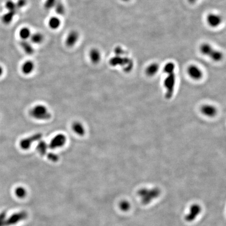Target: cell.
<instances>
[{
  "label": "cell",
  "instance_id": "1",
  "mask_svg": "<svg viewBox=\"0 0 226 226\" xmlns=\"http://www.w3.org/2000/svg\"><path fill=\"white\" fill-rule=\"evenodd\" d=\"M174 70L175 65L173 62H169L164 67V72L167 76L164 80V85L166 90V96L168 99L173 95L175 88L176 76Z\"/></svg>",
  "mask_w": 226,
  "mask_h": 226
},
{
  "label": "cell",
  "instance_id": "2",
  "mask_svg": "<svg viewBox=\"0 0 226 226\" xmlns=\"http://www.w3.org/2000/svg\"><path fill=\"white\" fill-rule=\"evenodd\" d=\"M29 113L30 116L36 120H47L51 116L48 108L43 104H37L33 106Z\"/></svg>",
  "mask_w": 226,
  "mask_h": 226
},
{
  "label": "cell",
  "instance_id": "3",
  "mask_svg": "<svg viewBox=\"0 0 226 226\" xmlns=\"http://www.w3.org/2000/svg\"><path fill=\"white\" fill-rule=\"evenodd\" d=\"M115 55L116 56H115L111 58L110 60L111 65L114 67L120 65L123 67L125 72L131 71L134 66L133 60L127 56H121L123 55Z\"/></svg>",
  "mask_w": 226,
  "mask_h": 226
},
{
  "label": "cell",
  "instance_id": "4",
  "mask_svg": "<svg viewBox=\"0 0 226 226\" xmlns=\"http://www.w3.org/2000/svg\"><path fill=\"white\" fill-rule=\"evenodd\" d=\"M200 51L202 54L208 56L215 61H219L223 58V53L212 48L210 45L204 43L200 46Z\"/></svg>",
  "mask_w": 226,
  "mask_h": 226
},
{
  "label": "cell",
  "instance_id": "5",
  "mask_svg": "<svg viewBox=\"0 0 226 226\" xmlns=\"http://www.w3.org/2000/svg\"><path fill=\"white\" fill-rule=\"evenodd\" d=\"M67 142V138L64 134H58L54 136L50 141L48 147L52 149L61 148L64 147Z\"/></svg>",
  "mask_w": 226,
  "mask_h": 226
},
{
  "label": "cell",
  "instance_id": "6",
  "mask_svg": "<svg viewBox=\"0 0 226 226\" xmlns=\"http://www.w3.org/2000/svg\"><path fill=\"white\" fill-rule=\"evenodd\" d=\"M79 38V34L76 30H71L65 38V44L68 47H72L76 44Z\"/></svg>",
  "mask_w": 226,
  "mask_h": 226
},
{
  "label": "cell",
  "instance_id": "7",
  "mask_svg": "<svg viewBox=\"0 0 226 226\" xmlns=\"http://www.w3.org/2000/svg\"><path fill=\"white\" fill-rule=\"evenodd\" d=\"M187 73L189 76L195 80H199L203 76V72L201 70L195 65H191L189 67Z\"/></svg>",
  "mask_w": 226,
  "mask_h": 226
},
{
  "label": "cell",
  "instance_id": "8",
  "mask_svg": "<svg viewBox=\"0 0 226 226\" xmlns=\"http://www.w3.org/2000/svg\"><path fill=\"white\" fill-rule=\"evenodd\" d=\"M71 128L74 134L78 136H83L85 134V127L81 122L79 121L74 122L72 124Z\"/></svg>",
  "mask_w": 226,
  "mask_h": 226
},
{
  "label": "cell",
  "instance_id": "9",
  "mask_svg": "<svg viewBox=\"0 0 226 226\" xmlns=\"http://www.w3.org/2000/svg\"><path fill=\"white\" fill-rule=\"evenodd\" d=\"M207 21L210 26L216 27L220 24L222 21V19L219 15L210 14L207 17Z\"/></svg>",
  "mask_w": 226,
  "mask_h": 226
},
{
  "label": "cell",
  "instance_id": "10",
  "mask_svg": "<svg viewBox=\"0 0 226 226\" xmlns=\"http://www.w3.org/2000/svg\"><path fill=\"white\" fill-rule=\"evenodd\" d=\"M201 112L203 115L207 117H212L216 115L217 109L215 106L211 105H205L201 108Z\"/></svg>",
  "mask_w": 226,
  "mask_h": 226
},
{
  "label": "cell",
  "instance_id": "11",
  "mask_svg": "<svg viewBox=\"0 0 226 226\" xmlns=\"http://www.w3.org/2000/svg\"><path fill=\"white\" fill-rule=\"evenodd\" d=\"M35 64L31 60H27L21 65V71L25 75H29L34 72Z\"/></svg>",
  "mask_w": 226,
  "mask_h": 226
},
{
  "label": "cell",
  "instance_id": "12",
  "mask_svg": "<svg viewBox=\"0 0 226 226\" xmlns=\"http://www.w3.org/2000/svg\"><path fill=\"white\" fill-rule=\"evenodd\" d=\"M89 58L91 61L94 64H97L101 59L100 51L96 48H92L89 53Z\"/></svg>",
  "mask_w": 226,
  "mask_h": 226
},
{
  "label": "cell",
  "instance_id": "13",
  "mask_svg": "<svg viewBox=\"0 0 226 226\" xmlns=\"http://www.w3.org/2000/svg\"><path fill=\"white\" fill-rule=\"evenodd\" d=\"M159 69V64L157 63H153L147 67L146 70V73L148 76H154L157 73Z\"/></svg>",
  "mask_w": 226,
  "mask_h": 226
},
{
  "label": "cell",
  "instance_id": "14",
  "mask_svg": "<svg viewBox=\"0 0 226 226\" xmlns=\"http://www.w3.org/2000/svg\"><path fill=\"white\" fill-rule=\"evenodd\" d=\"M60 25H61V21L60 18L56 16L52 17L48 21V26L53 30H56L58 28H59Z\"/></svg>",
  "mask_w": 226,
  "mask_h": 226
},
{
  "label": "cell",
  "instance_id": "15",
  "mask_svg": "<svg viewBox=\"0 0 226 226\" xmlns=\"http://www.w3.org/2000/svg\"><path fill=\"white\" fill-rule=\"evenodd\" d=\"M21 46L27 54L30 55L34 53V47L30 44V42H28L27 41H23L21 42Z\"/></svg>",
  "mask_w": 226,
  "mask_h": 226
},
{
  "label": "cell",
  "instance_id": "16",
  "mask_svg": "<svg viewBox=\"0 0 226 226\" xmlns=\"http://www.w3.org/2000/svg\"><path fill=\"white\" fill-rule=\"evenodd\" d=\"M30 39L33 44H40L44 41V37L41 33H35L31 35Z\"/></svg>",
  "mask_w": 226,
  "mask_h": 226
},
{
  "label": "cell",
  "instance_id": "17",
  "mask_svg": "<svg viewBox=\"0 0 226 226\" xmlns=\"http://www.w3.org/2000/svg\"><path fill=\"white\" fill-rule=\"evenodd\" d=\"M17 13V11H9L4 14L2 17V21L5 24H9L12 21L14 16Z\"/></svg>",
  "mask_w": 226,
  "mask_h": 226
},
{
  "label": "cell",
  "instance_id": "18",
  "mask_svg": "<svg viewBox=\"0 0 226 226\" xmlns=\"http://www.w3.org/2000/svg\"><path fill=\"white\" fill-rule=\"evenodd\" d=\"M32 35V33L30 29L26 27H24L21 28L19 32V36L23 41H27V39L30 38Z\"/></svg>",
  "mask_w": 226,
  "mask_h": 226
},
{
  "label": "cell",
  "instance_id": "19",
  "mask_svg": "<svg viewBox=\"0 0 226 226\" xmlns=\"http://www.w3.org/2000/svg\"><path fill=\"white\" fill-rule=\"evenodd\" d=\"M32 139L30 138H26L21 140L20 142V146L21 149L24 150H27L31 147L32 141Z\"/></svg>",
  "mask_w": 226,
  "mask_h": 226
},
{
  "label": "cell",
  "instance_id": "20",
  "mask_svg": "<svg viewBox=\"0 0 226 226\" xmlns=\"http://www.w3.org/2000/svg\"><path fill=\"white\" fill-rule=\"evenodd\" d=\"M56 12V14L60 15H62L65 13V9L64 4L60 1H58L56 2V4L55 5V7Z\"/></svg>",
  "mask_w": 226,
  "mask_h": 226
},
{
  "label": "cell",
  "instance_id": "21",
  "mask_svg": "<svg viewBox=\"0 0 226 226\" xmlns=\"http://www.w3.org/2000/svg\"><path fill=\"white\" fill-rule=\"evenodd\" d=\"M200 208L198 206H192L191 208V212L189 215L187 216V219L188 220H191L195 218V216H197L198 213L200 212Z\"/></svg>",
  "mask_w": 226,
  "mask_h": 226
},
{
  "label": "cell",
  "instance_id": "22",
  "mask_svg": "<svg viewBox=\"0 0 226 226\" xmlns=\"http://www.w3.org/2000/svg\"><path fill=\"white\" fill-rule=\"evenodd\" d=\"M58 0H46L44 3L45 8L47 10H51L54 8Z\"/></svg>",
  "mask_w": 226,
  "mask_h": 226
},
{
  "label": "cell",
  "instance_id": "23",
  "mask_svg": "<svg viewBox=\"0 0 226 226\" xmlns=\"http://www.w3.org/2000/svg\"><path fill=\"white\" fill-rule=\"evenodd\" d=\"M6 6L9 11H18L16 3L13 2L11 0H8L7 2H6Z\"/></svg>",
  "mask_w": 226,
  "mask_h": 226
},
{
  "label": "cell",
  "instance_id": "24",
  "mask_svg": "<svg viewBox=\"0 0 226 226\" xmlns=\"http://www.w3.org/2000/svg\"><path fill=\"white\" fill-rule=\"evenodd\" d=\"M16 3V7L18 10L24 7L27 4V0H18Z\"/></svg>",
  "mask_w": 226,
  "mask_h": 226
},
{
  "label": "cell",
  "instance_id": "25",
  "mask_svg": "<svg viewBox=\"0 0 226 226\" xmlns=\"http://www.w3.org/2000/svg\"><path fill=\"white\" fill-rule=\"evenodd\" d=\"M3 73V69L1 66H0V76H2Z\"/></svg>",
  "mask_w": 226,
  "mask_h": 226
},
{
  "label": "cell",
  "instance_id": "26",
  "mask_svg": "<svg viewBox=\"0 0 226 226\" xmlns=\"http://www.w3.org/2000/svg\"><path fill=\"white\" fill-rule=\"evenodd\" d=\"M188 2L190 3H194L195 2L197 1V0H187Z\"/></svg>",
  "mask_w": 226,
  "mask_h": 226
},
{
  "label": "cell",
  "instance_id": "27",
  "mask_svg": "<svg viewBox=\"0 0 226 226\" xmlns=\"http://www.w3.org/2000/svg\"><path fill=\"white\" fill-rule=\"evenodd\" d=\"M123 1H124V2H128V1H129V0H122Z\"/></svg>",
  "mask_w": 226,
  "mask_h": 226
}]
</instances>
